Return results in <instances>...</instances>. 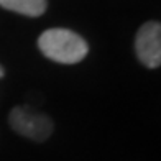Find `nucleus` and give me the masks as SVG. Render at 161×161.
I'll return each mask as SVG.
<instances>
[{
	"mask_svg": "<svg viewBox=\"0 0 161 161\" xmlns=\"http://www.w3.org/2000/svg\"><path fill=\"white\" fill-rule=\"evenodd\" d=\"M8 125L20 136L36 143L46 142L54 130V123L49 115L25 105H17L12 108L8 114Z\"/></svg>",
	"mask_w": 161,
	"mask_h": 161,
	"instance_id": "obj_2",
	"label": "nucleus"
},
{
	"mask_svg": "<svg viewBox=\"0 0 161 161\" xmlns=\"http://www.w3.org/2000/svg\"><path fill=\"white\" fill-rule=\"evenodd\" d=\"M38 48L58 64H77L89 53V45L79 33L68 28H49L38 38Z\"/></svg>",
	"mask_w": 161,
	"mask_h": 161,
	"instance_id": "obj_1",
	"label": "nucleus"
},
{
	"mask_svg": "<svg viewBox=\"0 0 161 161\" xmlns=\"http://www.w3.org/2000/svg\"><path fill=\"white\" fill-rule=\"evenodd\" d=\"M0 7L5 10L20 13L25 17H41L48 8V0H0Z\"/></svg>",
	"mask_w": 161,
	"mask_h": 161,
	"instance_id": "obj_4",
	"label": "nucleus"
},
{
	"mask_svg": "<svg viewBox=\"0 0 161 161\" xmlns=\"http://www.w3.org/2000/svg\"><path fill=\"white\" fill-rule=\"evenodd\" d=\"M135 53L145 68L156 69L161 64V25L159 21H146L136 31Z\"/></svg>",
	"mask_w": 161,
	"mask_h": 161,
	"instance_id": "obj_3",
	"label": "nucleus"
},
{
	"mask_svg": "<svg viewBox=\"0 0 161 161\" xmlns=\"http://www.w3.org/2000/svg\"><path fill=\"white\" fill-rule=\"evenodd\" d=\"M2 77H3V68L0 66V79H2Z\"/></svg>",
	"mask_w": 161,
	"mask_h": 161,
	"instance_id": "obj_5",
	"label": "nucleus"
}]
</instances>
